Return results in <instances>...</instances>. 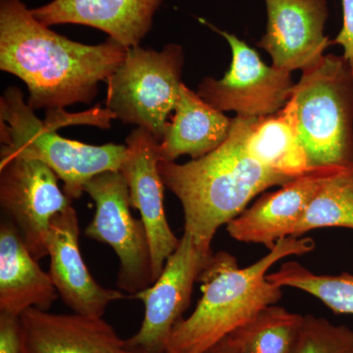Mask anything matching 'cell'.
Masks as SVG:
<instances>
[{"mask_svg":"<svg viewBox=\"0 0 353 353\" xmlns=\"http://www.w3.org/2000/svg\"><path fill=\"white\" fill-rule=\"evenodd\" d=\"M127 50L110 38L94 46L72 41L37 20L22 0H0V70L25 83L32 110L92 103Z\"/></svg>","mask_w":353,"mask_h":353,"instance_id":"6da1fadb","label":"cell"},{"mask_svg":"<svg viewBox=\"0 0 353 353\" xmlns=\"http://www.w3.org/2000/svg\"><path fill=\"white\" fill-rule=\"evenodd\" d=\"M256 118L236 116L226 141L205 157L185 164L160 161V175L182 203L185 230L210 245L216 232L241 215L248 203L292 179L265 168L246 150V139Z\"/></svg>","mask_w":353,"mask_h":353,"instance_id":"7a4b0ae2","label":"cell"},{"mask_svg":"<svg viewBox=\"0 0 353 353\" xmlns=\"http://www.w3.org/2000/svg\"><path fill=\"white\" fill-rule=\"evenodd\" d=\"M314 248L311 238L287 236L245 268H240L230 253H213L199 278L201 299L192 314L172 330L167 352L204 353L262 309L277 303L283 288L267 280L269 269L285 257L305 254Z\"/></svg>","mask_w":353,"mask_h":353,"instance_id":"3957f363","label":"cell"},{"mask_svg":"<svg viewBox=\"0 0 353 353\" xmlns=\"http://www.w3.org/2000/svg\"><path fill=\"white\" fill-rule=\"evenodd\" d=\"M310 168L353 171V75L334 54L304 70L288 101Z\"/></svg>","mask_w":353,"mask_h":353,"instance_id":"277c9868","label":"cell"},{"mask_svg":"<svg viewBox=\"0 0 353 353\" xmlns=\"http://www.w3.org/2000/svg\"><path fill=\"white\" fill-rule=\"evenodd\" d=\"M57 128L39 120L19 88L9 87L0 97V157L15 155L39 160L57 174L71 199L85 192L92 178L120 171L126 145H92L58 134Z\"/></svg>","mask_w":353,"mask_h":353,"instance_id":"5b68a950","label":"cell"},{"mask_svg":"<svg viewBox=\"0 0 353 353\" xmlns=\"http://www.w3.org/2000/svg\"><path fill=\"white\" fill-rule=\"evenodd\" d=\"M183 63L179 44H167L160 51L129 48L106 82V108L115 119L143 128L160 143L178 101Z\"/></svg>","mask_w":353,"mask_h":353,"instance_id":"8992f818","label":"cell"},{"mask_svg":"<svg viewBox=\"0 0 353 353\" xmlns=\"http://www.w3.org/2000/svg\"><path fill=\"white\" fill-rule=\"evenodd\" d=\"M95 213L85 234L112 248L119 259L117 285L134 294L154 283L152 252L145 224L132 217L126 179L120 171L104 172L85 185Z\"/></svg>","mask_w":353,"mask_h":353,"instance_id":"52a82bcc","label":"cell"},{"mask_svg":"<svg viewBox=\"0 0 353 353\" xmlns=\"http://www.w3.org/2000/svg\"><path fill=\"white\" fill-rule=\"evenodd\" d=\"M223 37L232 50L229 71L221 80L205 78L197 94L221 112L234 111L245 118L267 117L284 108L292 97L294 85L292 72L268 66L257 51L236 34L218 29L199 19Z\"/></svg>","mask_w":353,"mask_h":353,"instance_id":"ba28073f","label":"cell"},{"mask_svg":"<svg viewBox=\"0 0 353 353\" xmlns=\"http://www.w3.org/2000/svg\"><path fill=\"white\" fill-rule=\"evenodd\" d=\"M212 255L210 245L183 231L175 252L167 259L157 280L134 296L143 301L145 315L139 331L125 340L128 350L146 353L167 352L172 330L183 319L194 285Z\"/></svg>","mask_w":353,"mask_h":353,"instance_id":"9c48e42d","label":"cell"},{"mask_svg":"<svg viewBox=\"0 0 353 353\" xmlns=\"http://www.w3.org/2000/svg\"><path fill=\"white\" fill-rule=\"evenodd\" d=\"M71 201L48 165L31 158L0 157V205L38 261L48 255L52 220Z\"/></svg>","mask_w":353,"mask_h":353,"instance_id":"30bf717a","label":"cell"},{"mask_svg":"<svg viewBox=\"0 0 353 353\" xmlns=\"http://www.w3.org/2000/svg\"><path fill=\"white\" fill-rule=\"evenodd\" d=\"M126 146L120 172L129 187L132 208L138 209L145 224L155 282L180 241L165 215V185L158 169L161 160L159 141L150 132L138 127L127 137Z\"/></svg>","mask_w":353,"mask_h":353,"instance_id":"8fae6325","label":"cell"},{"mask_svg":"<svg viewBox=\"0 0 353 353\" xmlns=\"http://www.w3.org/2000/svg\"><path fill=\"white\" fill-rule=\"evenodd\" d=\"M266 32L259 48L276 68L292 72L310 68L324 57L333 41L324 34L329 17L327 0H264Z\"/></svg>","mask_w":353,"mask_h":353,"instance_id":"7c38bea8","label":"cell"},{"mask_svg":"<svg viewBox=\"0 0 353 353\" xmlns=\"http://www.w3.org/2000/svg\"><path fill=\"white\" fill-rule=\"evenodd\" d=\"M345 169L323 167L282 185L280 190L264 194L227 224L234 240L263 245L269 250L281 239L290 236L316 194L332 176Z\"/></svg>","mask_w":353,"mask_h":353,"instance_id":"4fadbf2b","label":"cell"},{"mask_svg":"<svg viewBox=\"0 0 353 353\" xmlns=\"http://www.w3.org/2000/svg\"><path fill=\"white\" fill-rule=\"evenodd\" d=\"M78 215L73 206L55 216L48 234L50 274L58 296L74 313L102 317L111 303L126 299L101 287L88 271L79 248Z\"/></svg>","mask_w":353,"mask_h":353,"instance_id":"5bb4252c","label":"cell"},{"mask_svg":"<svg viewBox=\"0 0 353 353\" xmlns=\"http://www.w3.org/2000/svg\"><path fill=\"white\" fill-rule=\"evenodd\" d=\"M164 0H52L32 9L43 24L81 25L105 32L129 48L139 46L152 31L153 20Z\"/></svg>","mask_w":353,"mask_h":353,"instance_id":"9a60e30c","label":"cell"},{"mask_svg":"<svg viewBox=\"0 0 353 353\" xmlns=\"http://www.w3.org/2000/svg\"><path fill=\"white\" fill-rule=\"evenodd\" d=\"M21 353H129L102 317L30 308L19 317Z\"/></svg>","mask_w":353,"mask_h":353,"instance_id":"2e32d148","label":"cell"},{"mask_svg":"<svg viewBox=\"0 0 353 353\" xmlns=\"http://www.w3.org/2000/svg\"><path fill=\"white\" fill-rule=\"evenodd\" d=\"M58 292L50 274L39 267L19 230L0 223V314L20 317L30 308L48 311Z\"/></svg>","mask_w":353,"mask_h":353,"instance_id":"e0dca14e","label":"cell"},{"mask_svg":"<svg viewBox=\"0 0 353 353\" xmlns=\"http://www.w3.org/2000/svg\"><path fill=\"white\" fill-rule=\"evenodd\" d=\"M174 112L159 143L160 161L175 162L182 155L199 159L219 148L229 137L233 119L183 83Z\"/></svg>","mask_w":353,"mask_h":353,"instance_id":"ac0fdd59","label":"cell"},{"mask_svg":"<svg viewBox=\"0 0 353 353\" xmlns=\"http://www.w3.org/2000/svg\"><path fill=\"white\" fill-rule=\"evenodd\" d=\"M245 146L265 168L292 180L314 169L309 166L288 102L277 113L255 121Z\"/></svg>","mask_w":353,"mask_h":353,"instance_id":"d6986e66","label":"cell"},{"mask_svg":"<svg viewBox=\"0 0 353 353\" xmlns=\"http://www.w3.org/2000/svg\"><path fill=\"white\" fill-rule=\"evenodd\" d=\"M304 316L281 306H267L226 338L240 353H292Z\"/></svg>","mask_w":353,"mask_h":353,"instance_id":"ffe728a7","label":"cell"},{"mask_svg":"<svg viewBox=\"0 0 353 353\" xmlns=\"http://www.w3.org/2000/svg\"><path fill=\"white\" fill-rule=\"evenodd\" d=\"M322 228L353 230V171L336 174L323 185L290 236L301 238L304 234Z\"/></svg>","mask_w":353,"mask_h":353,"instance_id":"44dd1931","label":"cell"},{"mask_svg":"<svg viewBox=\"0 0 353 353\" xmlns=\"http://www.w3.org/2000/svg\"><path fill=\"white\" fill-rule=\"evenodd\" d=\"M267 280L278 287L294 288L321 301L336 314L353 315V275H321L296 261L285 262L280 269L267 274Z\"/></svg>","mask_w":353,"mask_h":353,"instance_id":"7402d4cb","label":"cell"},{"mask_svg":"<svg viewBox=\"0 0 353 353\" xmlns=\"http://www.w3.org/2000/svg\"><path fill=\"white\" fill-rule=\"evenodd\" d=\"M292 353H353V330L325 318L305 315Z\"/></svg>","mask_w":353,"mask_h":353,"instance_id":"603a6c76","label":"cell"},{"mask_svg":"<svg viewBox=\"0 0 353 353\" xmlns=\"http://www.w3.org/2000/svg\"><path fill=\"white\" fill-rule=\"evenodd\" d=\"M343 27L333 44H340L343 50V57L347 60L353 75V0H341Z\"/></svg>","mask_w":353,"mask_h":353,"instance_id":"cb8c5ba5","label":"cell"},{"mask_svg":"<svg viewBox=\"0 0 353 353\" xmlns=\"http://www.w3.org/2000/svg\"><path fill=\"white\" fill-rule=\"evenodd\" d=\"M0 353H21L19 317L0 314Z\"/></svg>","mask_w":353,"mask_h":353,"instance_id":"d4e9b609","label":"cell"},{"mask_svg":"<svg viewBox=\"0 0 353 353\" xmlns=\"http://www.w3.org/2000/svg\"><path fill=\"white\" fill-rule=\"evenodd\" d=\"M204 353H240L236 350V347L230 343L229 340L225 336L214 345H212Z\"/></svg>","mask_w":353,"mask_h":353,"instance_id":"484cf974","label":"cell"},{"mask_svg":"<svg viewBox=\"0 0 353 353\" xmlns=\"http://www.w3.org/2000/svg\"><path fill=\"white\" fill-rule=\"evenodd\" d=\"M129 353H146V352H137V350H130ZM164 353H179V352H164Z\"/></svg>","mask_w":353,"mask_h":353,"instance_id":"4316f807","label":"cell"}]
</instances>
